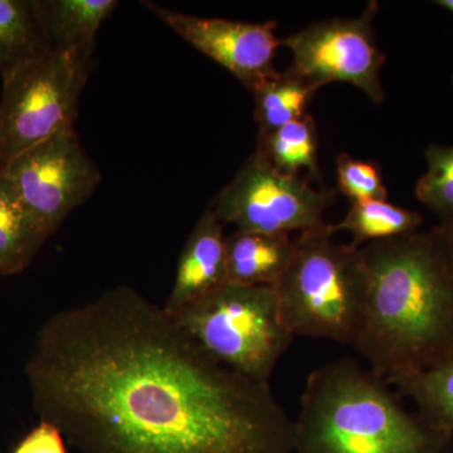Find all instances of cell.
<instances>
[{
	"label": "cell",
	"mask_w": 453,
	"mask_h": 453,
	"mask_svg": "<svg viewBox=\"0 0 453 453\" xmlns=\"http://www.w3.org/2000/svg\"><path fill=\"white\" fill-rule=\"evenodd\" d=\"M437 4H440L441 7L449 9L453 13V0H438Z\"/></svg>",
	"instance_id": "obj_24"
},
{
	"label": "cell",
	"mask_w": 453,
	"mask_h": 453,
	"mask_svg": "<svg viewBox=\"0 0 453 453\" xmlns=\"http://www.w3.org/2000/svg\"><path fill=\"white\" fill-rule=\"evenodd\" d=\"M369 275L356 348L395 383L453 357V253L440 226L362 247Z\"/></svg>",
	"instance_id": "obj_2"
},
{
	"label": "cell",
	"mask_w": 453,
	"mask_h": 453,
	"mask_svg": "<svg viewBox=\"0 0 453 453\" xmlns=\"http://www.w3.org/2000/svg\"><path fill=\"white\" fill-rule=\"evenodd\" d=\"M47 50L38 2L0 0V74Z\"/></svg>",
	"instance_id": "obj_17"
},
{
	"label": "cell",
	"mask_w": 453,
	"mask_h": 453,
	"mask_svg": "<svg viewBox=\"0 0 453 453\" xmlns=\"http://www.w3.org/2000/svg\"><path fill=\"white\" fill-rule=\"evenodd\" d=\"M390 386L412 399L423 421L453 437V357L426 371L399 378Z\"/></svg>",
	"instance_id": "obj_18"
},
{
	"label": "cell",
	"mask_w": 453,
	"mask_h": 453,
	"mask_svg": "<svg viewBox=\"0 0 453 453\" xmlns=\"http://www.w3.org/2000/svg\"><path fill=\"white\" fill-rule=\"evenodd\" d=\"M316 89L286 71L262 83L252 92L255 96V120L259 134L280 129L308 113Z\"/></svg>",
	"instance_id": "obj_19"
},
{
	"label": "cell",
	"mask_w": 453,
	"mask_h": 453,
	"mask_svg": "<svg viewBox=\"0 0 453 453\" xmlns=\"http://www.w3.org/2000/svg\"><path fill=\"white\" fill-rule=\"evenodd\" d=\"M13 453H65L64 434L52 423L41 421L20 441Z\"/></svg>",
	"instance_id": "obj_22"
},
{
	"label": "cell",
	"mask_w": 453,
	"mask_h": 453,
	"mask_svg": "<svg viewBox=\"0 0 453 453\" xmlns=\"http://www.w3.org/2000/svg\"><path fill=\"white\" fill-rule=\"evenodd\" d=\"M118 5L116 0L38 2L42 26L50 49L91 56L97 32Z\"/></svg>",
	"instance_id": "obj_13"
},
{
	"label": "cell",
	"mask_w": 453,
	"mask_h": 453,
	"mask_svg": "<svg viewBox=\"0 0 453 453\" xmlns=\"http://www.w3.org/2000/svg\"><path fill=\"white\" fill-rule=\"evenodd\" d=\"M426 159L428 170L417 183V198L440 217V225H453V146H428Z\"/></svg>",
	"instance_id": "obj_20"
},
{
	"label": "cell",
	"mask_w": 453,
	"mask_h": 453,
	"mask_svg": "<svg viewBox=\"0 0 453 453\" xmlns=\"http://www.w3.org/2000/svg\"><path fill=\"white\" fill-rule=\"evenodd\" d=\"M26 374L41 421L82 453H294L270 384L219 365L129 286L50 316Z\"/></svg>",
	"instance_id": "obj_1"
},
{
	"label": "cell",
	"mask_w": 453,
	"mask_h": 453,
	"mask_svg": "<svg viewBox=\"0 0 453 453\" xmlns=\"http://www.w3.org/2000/svg\"><path fill=\"white\" fill-rule=\"evenodd\" d=\"M47 238L0 169V275H14L28 267Z\"/></svg>",
	"instance_id": "obj_14"
},
{
	"label": "cell",
	"mask_w": 453,
	"mask_h": 453,
	"mask_svg": "<svg viewBox=\"0 0 453 453\" xmlns=\"http://www.w3.org/2000/svg\"><path fill=\"white\" fill-rule=\"evenodd\" d=\"M0 169H3L2 164H0Z\"/></svg>",
	"instance_id": "obj_25"
},
{
	"label": "cell",
	"mask_w": 453,
	"mask_h": 453,
	"mask_svg": "<svg viewBox=\"0 0 453 453\" xmlns=\"http://www.w3.org/2000/svg\"><path fill=\"white\" fill-rule=\"evenodd\" d=\"M228 282L275 286L290 265L294 240L290 234L235 231L226 237Z\"/></svg>",
	"instance_id": "obj_12"
},
{
	"label": "cell",
	"mask_w": 453,
	"mask_h": 453,
	"mask_svg": "<svg viewBox=\"0 0 453 453\" xmlns=\"http://www.w3.org/2000/svg\"><path fill=\"white\" fill-rule=\"evenodd\" d=\"M91 56L47 50L2 74L0 164L73 129Z\"/></svg>",
	"instance_id": "obj_6"
},
{
	"label": "cell",
	"mask_w": 453,
	"mask_h": 453,
	"mask_svg": "<svg viewBox=\"0 0 453 453\" xmlns=\"http://www.w3.org/2000/svg\"><path fill=\"white\" fill-rule=\"evenodd\" d=\"M390 388L350 357L310 372L294 453H451L453 437L405 410Z\"/></svg>",
	"instance_id": "obj_3"
},
{
	"label": "cell",
	"mask_w": 453,
	"mask_h": 453,
	"mask_svg": "<svg viewBox=\"0 0 453 453\" xmlns=\"http://www.w3.org/2000/svg\"><path fill=\"white\" fill-rule=\"evenodd\" d=\"M228 282L223 225L210 210L202 214L179 256L174 285L165 305L175 314Z\"/></svg>",
	"instance_id": "obj_11"
},
{
	"label": "cell",
	"mask_w": 453,
	"mask_h": 453,
	"mask_svg": "<svg viewBox=\"0 0 453 453\" xmlns=\"http://www.w3.org/2000/svg\"><path fill=\"white\" fill-rule=\"evenodd\" d=\"M336 172L340 192L351 202L369 199L387 201L388 192L377 164L357 160L351 155L342 153L336 160Z\"/></svg>",
	"instance_id": "obj_21"
},
{
	"label": "cell",
	"mask_w": 453,
	"mask_h": 453,
	"mask_svg": "<svg viewBox=\"0 0 453 453\" xmlns=\"http://www.w3.org/2000/svg\"><path fill=\"white\" fill-rule=\"evenodd\" d=\"M280 312L295 336L356 347L365 325L369 275L362 247L336 243L327 225L301 232L276 283Z\"/></svg>",
	"instance_id": "obj_4"
},
{
	"label": "cell",
	"mask_w": 453,
	"mask_h": 453,
	"mask_svg": "<svg viewBox=\"0 0 453 453\" xmlns=\"http://www.w3.org/2000/svg\"><path fill=\"white\" fill-rule=\"evenodd\" d=\"M377 12L378 3L371 2L359 17L321 20L282 38L281 46L292 55L288 73L316 91L332 82H347L381 103L386 55L378 49L372 26Z\"/></svg>",
	"instance_id": "obj_8"
},
{
	"label": "cell",
	"mask_w": 453,
	"mask_h": 453,
	"mask_svg": "<svg viewBox=\"0 0 453 453\" xmlns=\"http://www.w3.org/2000/svg\"><path fill=\"white\" fill-rule=\"evenodd\" d=\"M318 129L314 118L306 113L299 120L267 134H259L256 150L282 174L300 175L306 170L310 180H320L318 163Z\"/></svg>",
	"instance_id": "obj_15"
},
{
	"label": "cell",
	"mask_w": 453,
	"mask_h": 453,
	"mask_svg": "<svg viewBox=\"0 0 453 453\" xmlns=\"http://www.w3.org/2000/svg\"><path fill=\"white\" fill-rule=\"evenodd\" d=\"M3 172L47 237L88 201L101 181L100 170L74 127L17 155Z\"/></svg>",
	"instance_id": "obj_9"
},
{
	"label": "cell",
	"mask_w": 453,
	"mask_h": 453,
	"mask_svg": "<svg viewBox=\"0 0 453 453\" xmlns=\"http://www.w3.org/2000/svg\"><path fill=\"white\" fill-rule=\"evenodd\" d=\"M335 190L311 186L301 175L282 174L257 150L208 208L225 225L252 234H291L325 226Z\"/></svg>",
	"instance_id": "obj_7"
},
{
	"label": "cell",
	"mask_w": 453,
	"mask_h": 453,
	"mask_svg": "<svg viewBox=\"0 0 453 453\" xmlns=\"http://www.w3.org/2000/svg\"><path fill=\"white\" fill-rule=\"evenodd\" d=\"M169 28L234 74L253 92L275 77L277 22L246 23L222 18H203L180 13L153 2H142Z\"/></svg>",
	"instance_id": "obj_10"
},
{
	"label": "cell",
	"mask_w": 453,
	"mask_h": 453,
	"mask_svg": "<svg viewBox=\"0 0 453 453\" xmlns=\"http://www.w3.org/2000/svg\"><path fill=\"white\" fill-rule=\"evenodd\" d=\"M423 217L418 211L405 210L387 201L351 202L344 219L336 225H327L330 234L347 231L353 235L351 244H365L388 240L396 235L412 234L422 226Z\"/></svg>",
	"instance_id": "obj_16"
},
{
	"label": "cell",
	"mask_w": 453,
	"mask_h": 453,
	"mask_svg": "<svg viewBox=\"0 0 453 453\" xmlns=\"http://www.w3.org/2000/svg\"><path fill=\"white\" fill-rule=\"evenodd\" d=\"M172 318L219 365L261 383L294 342L273 286L226 282Z\"/></svg>",
	"instance_id": "obj_5"
},
{
	"label": "cell",
	"mask_w": 453,
	"mask_h": 453,
	"mask_svg": "<svg viewBox=\"0 0 453 453\" xmlns=\"http://www.w3.org/2000/svg\"><path fill=\"white\" fill-rule=\"evenodd\" d=\"M442 228L443 234H445L447 241H449V247H451L453 253V225L442 226L438 225Z\"/></svg>",
	"instance_id": "obj_23"
}]
</instances>
